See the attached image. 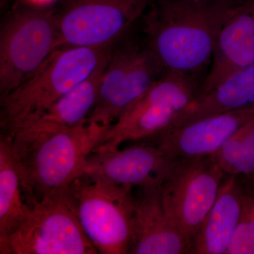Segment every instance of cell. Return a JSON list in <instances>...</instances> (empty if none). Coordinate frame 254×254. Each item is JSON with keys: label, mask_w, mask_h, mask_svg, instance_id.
Returning a JSON list of instances; mask_svg holds the SVG:
<instances>
[{"label": "cell", "mask_w": 254, "mask_h": 254, "mask_svg": "<svg viewBox=\"0 0 254 254\" xmlns=\"http://www.w3.org/2000/svg\"><path fill=\"white\" fill-rule=\"evenodd\" d=\"M204 76L166 73L108 127L93 152L120 148L126 143L153 140L171 126L200 93Z\"/></svg>", "instance_id": "obj_5"}, {"label": "cell", "mask_w": 254, "mask_h": 254, "mask_svg": "<svg viewBox=\"0 0 254 254\" xmlns=\"http://www.w3.org/2000/svg\"><path fill=\"white\" fill-rule=\"evenodd\" d=\"M211 157L227 176H254V117Z\"/></svg>", "instance_id": "obj_19"}, {"label": "cell", "mask_w": 254, "mask_h": 254, "mask_svg": "<svg viewBox=\"0 0 254 254\" xmlns=\"http://www.w3.org/2000/svg\"><path fill=\"white\" fill-rule=\"evenodd\" d=\"M251 108H254V63L229 75L212 89L199 93L169 128L210 115Z\"/></svg>", "instance_id": "obj_16"}, {"label": "cell", "mask_w": 254, "mask_h": 254, "mask_svg": "<svg viewBox=\"0 0 254 254\" xmlns=\"http://www.w3.org/2000/svg\"><path fill=\"white\" fill-rule=\"evenodd\" d=\"M237 3L200 0L152 3L142 17L143 41L165 73L206 77L219 29L227 11Z\"/></svg>", "instance_id": "obj_2"}, {"label": "cell", "mask_w": 254, "mask_h": 254, "mask_svg": "<svg viewBox=\"0 0 254 254\" xmlns=\"http://www.w3.org/2000/svg\"><path fill=\"white\" fill-rule=\"evenodd\" d=\"M144 41H128L113 50L87 121L109 127L165 74Z\"/></svg>", "instance_id": "obj_8"}, {"label": "cell", "mask_w": 254, "mask_h": 254, "mask_svg": "<svg viewBox=\"0 0 254 254\" xmlns=\"http://www.w3.org/2000/svg\"><path fill=\"white\" fill-rule=\"evenodd\" d=\"M254 117V108L210 115L165 130L150 142L184 161L212 156Z\"/></svg>", "instance_id": "obj_12"}, {"label": "cell", "mask_w": 254, "mask_h": 254, "mask_svg": "<svg viewBox=\"0 0 254 254\" xmlns=\"http://www.w3.org/2000/svg\"><path fill=\"white\" fill-rule=\"evenodd\" d=\"M108 128L88 121L62 127L36 120L4 128L26 202L68 189Z\"/></svg>", "instance_id": "obj_1"}, {"label": "cell", "mask_w": 254, "mask_h": 254, "mask_svg": "<svg viewBox=\"0 0 254 254\" xmlns=\"http://www.w3.org/2000/svg\"><path fill=\"white\" fill-rule=\"evenodd\" d=\"M58 14L23 9L6 20L0 34V94L4 98L27 81L62 48Z\"/></svg>", "instance_id": "obj_7"}, {"label": "cell", "mask_w": 254, "mask_h": 254, "mask_svg": "<svg viewBox=\"0 0 254 254\" xmlns=\"http://www.w3.org/2000/svg\"><path fill=\"white\" fill-rule=\"evenodd\" d=\"M133 194L128 254H193V245L165 210L160 187L137 188Z\"/></svg>", "instance_id": "obj_13"}, {"label": "cell", "mask_w": 254, "mask_h": 254, "mask_svg": "<svg viewBox=\"0 0 254 254\" xmlns=\"http://www.w3.org/2000/svg\"><path fill=\"white\" fill-rule=\"evenodd\" d=\"M240 178L245 191L252 195L254 199V176L240 177Z\"/></svg>", "instance_id": "obj_21"}, {"label": "cell", "mask_w": 254, "mask_h": 254, "mask_svg": "<svg viewBox=\"0 0 254 254\" xmlns=\"http://www.w3.org/2000/svg\"><path fill=\"white\" fill-rule=\"evenodd\" d=\"M133 190L91 175H80L68 186L80 224L98 253L128 254Z\"/></svg>", "instance_id": "obj_6"}, {"label": "cell", "mask_w": 254, "mask_h": 254, "mask_svg": "<svg viewBox=\"0 0 254 254\" xmlns=\"http://www.w3.org/2000/svg\"><path fill=\"white\" fill-rule=\"evenodd\" d=\"M23 1L32 5V6L42 8L49 6V5L54 3L57 0H23Z\"/></svg>", "instance_id": "obj_22"}, {"label": "cell", "mask_w": 254, "mask_h": 254, "mask_svg": "<svg viewBox=\"0 0 254 254\" xmlns=\"http://www.w3.org/2000/svg\"><path fill=\"white\" fill-rule=\"evenodd\" d=\"M27 203L22 223L0 240V254H99L82 228L68 188Z\"/></svg>", "instance_id": "obj_4"}, {"label": "cell", "mask_w": 254, "mask_h": 254, "mask_svg": "<svg viewBox=\"0 0 254 254\" xmlns=\"http://www.w3.org/2000/svg\"><path fill=\"white\" fill-rule=\"evenodd\" d=\"M180 162L153 142H136L126 148L93 152L80 175H94L133 190L158 187Z\"/></svg>", "instance_id": "obj_11"}, {"label": "cell", "mask_w": 254, "mask_h": 254, "mask_svg": "<svg viewBox=\"0 0 254 254\" xmlns=\"http://www.w3.org/2000/svg\"><path fill=\"white\" fill-rule=\"evenodd\" d=\"M108 64L98 68L39 115L26 120L62 127H76L86 122L96 105L100 83Z\"/></svg>", "instance_id": "obj_17"}, {"label": "cell", "mask_w": 254, "mask_h": 254, "mask_svg": "<svg viewBox=\"0 0 254 254\" xmlns=\"http://www.w3.org/2000/svg\"><path fill=\"white\" fill-rule=\"evenodd\" d=\"M226 176L211 156L204 157L180 161L160 187L169 217L193 246Z\"/></svg>", "instance_id": "obj_10"}, {"label": "cell", "mask_w": 254, "mask_h": 254, "mask_svg": "<svg viewBox=\"0 0 254 254\" xmlns=\"http://www.w3.org/2000/svg\"><path fill=\"white\" fill-rule=\"evenodd\" d=\"M254 63V0H242L227 11L217 36L213 61L199 93ZM198 93V94H199Z\"/></svg>", "instance_id": "obj_14"}, {"label": "cell", "mask_w": 254, "mask_h": 254, "mask_svg": "<svg viewBox=\"0 0 254 254\" xmlns=\"http://www.w3.org/2000/svg\"><path fill=\"white\" fill-rule=\"evenodd\" d=\"M29 211L7 137L0 136V240L20 226Z\"/></svg>", "instance_id": "obj_18"}, {"label": "cell", "mask_w": 254, "mask_h": 254, "mask_svg": "<svg viewBox=\"0 0 254 254\" xmlns=\"http://www.w3.org/2000/svg\"><path fill=\"white\" fill-rule=\"evenodd\" d=\"M200 1H213V2L237 3L242 0H200Z\"/></svg>", "instance_id": "obj_23"}, {"label": "cell", "mask_w": 254, "mask_h": 254, "mask_svg": "<svg viewBox=\"0 0 254 254\" xmlns=\"http://www.w3.org/2000/svg\"><path fill=\"white\" fill-rule=\"evenodd\" d=\"M226 254H254V199L246 191L240 220Z\"/></svg>", "instance_id": "obj_20"}, {"label": "cell", "mask_w": 254, "mask_h": 254, "mask_svg": "<svg viewBox=\"0 0 254 254\" xmlns=\"http://www.w3.org/2000/svg\"><path fill=\"white\" fill-rule=\"evenodd\" d=\"M112 46L62 47L27 81L1 98V127L34 118L108 63Z\"/></svg>", "instance_id": "obj_3"}, {"label": "cell", "mask_w": 254, "mask_h": 254, "mask_svg": "<svg viewBox=\"0 0 254 254\" xmlns=\"http://www.w3.org/2000/svg\"><path fill=\"white\" fill-rule=\"evenodd\" d=\"M245 193L240 177H225L213 207L195 235L193 254H227L240 220Z\"/></svg>", "instance_id": "obj_15"}, {"label": "cell", "mask_w": 254, "mask_h": 254, "mask_svg": "<svg viewBox=\"0 0 254 254\" xmlns=\"http://www.w3.org/2000/svg\"><path fill=\"white\" fill-rule=\"evenodd\" d=\"M153 0H68L58 14L63 47L100 48L127 34Z\"/></svg>", "instance_id": "obj_9"}]
</instances>
